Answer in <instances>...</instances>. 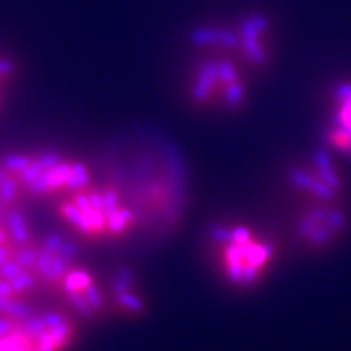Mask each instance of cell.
<instances>
[{
	"label": "cell",
	"instance_id": "cell-7",
	"mask_svg": "<svg viewBox=\"0 0 351 351\" xmlns=\"http://www.w3.org/2000/svg\"><path fill=\"white\" fill-rule=\"evenodd\" d=\"M289 179L301 194L311 197L315 204H330L343 186L339 168L326 152L315 153L293 169Z\"/></svg>",
	"mask_w": 351,
	"mask_h": 351
},
{
	"label": "cell",
	"instance_id": "cell-10",
	"mask_svg": "<svg viewBox=\"0 0 351 351\" xmlns=\"http://www.w3.org/2000/svg\"><path fill=\"white\" fill-rule=\"evenodd\" d=\"M16 67L15 62L7 56H0V109L5 104V99L10 93L13 80H15Z\"/></svg>",
	"mask_w": 351,
	"mask_h": 351
},
{
	"label": "cell",
	"instance_id": "cell-5",
	"mask_svg": "<svg viewBox=\"0 0 351 351\" xmlns=\"http://www.w3.org/2000/svg\"><path fill=\"white\" fill-rule=\"evenodd\" d=\"M212 241L219 270L234 287L256 285L274 262V243L241 223L218 226Z\"/></svg>",
	"mask_w": 351,
	"mask_h": 351
},
{
	"label": "cell",
	"instance_id": "cell-4",
	"mask_svg": "<svg viewBox=\"0 0 351 351\" xmlns=\"http://www.w3.org/2000/svg\"><path fill=\"white\" fill-rule=\"evenodd\" d=\"M189 70L186 90L197 108L210 111H236L247 101V69L219 52H199Z\"/></svg>",
	"mask_w": 351,
	"mask_h": 351
},
{
	"label": "cell",
	"instance_id": "cell-6",
	"mask_svg": "<svg viewBox=\"0 0 351 351\" xmlns=\"http://www.w3.org/2000/svg\"><path fill=\"white\" fill-rule=\"evenodd\" d=\"M72 324L60 315L0 319V351H65L73 340Z\"/></svg>",
	"mask_w": 351,
	"mask_h": 351
},
{
	"label": "cell",
	"instance_id": "cell-9",
	"mask_svg": "<svg viewBox=\"0 0 351 351\" xmlns=\"http://www.w3.org/2000/svg\"><path fill=\"white\" fill-rule=\"evenodd\" d=\"M326 142L351 158V80L340 82L332 90Z\"/></svg>",
	"mask_w": 351,
	"mask_h": 351
},
{
	"label": "cell",
	"instance_id": "cell-8",
	"mask_svg": "<svg viewBox=\"0 0 351 351\" xmlns=\"http://www.w3.org/2000/svg\"><path fill=\"white\" fill-rule=\"evenodd\" d=\"M346 215L332 204H315L301 215L298 236L311 247H322L339 238L345 230Z\"/></svg>",
	"mask_w": 351,
	"mask_h": 351
},
{
	"label": "cell",
	"instance_id": "cell-3",
	"mask_svg": "<svg viewBox=\"0 0 351 351\" xmlns=\"http://www.w3.org/2000/svg\"><path fill=\"white\" fill-rule=\"evenodd\" d=\"M199 52H219L247 70H263L274 59V26L262 13H247L225 23L199 26L191 36Z\"/></svg>",
	"mask_w": 351,
	"mask_h": 351
},
{
	"label": "cell",
	"instance_id": "cell-2",
	"mask_svg": "<svg viewBox=\"0 0 351 351\" xmlns=\"http://www.w3.org/2000/svg\"><path fill=\"white\" fill-rule=\"evenodd\" d=\"M65 230L90 243H112L130 236L142 217L116 184L88 182L56 202Z\"/></svg>",
	"mask_w": 351,
	"mask_h": 351
},
{
	"label": "cell",
	"instance_id": "cell-1",
	"mask_svg": "<svg viewBox=\"0 0 351 351\" xmlns=\"http://www.w3.org/2000/svg\"><path fill=\"white\" fill-rule=\"evenodd\" d=\"M93 176L75 158L54 152L12 153L0 160V204L19 200H59Z\"/></svg>",
	"mask_w": 351,
	"mask_h": 351
}]
</instances>
